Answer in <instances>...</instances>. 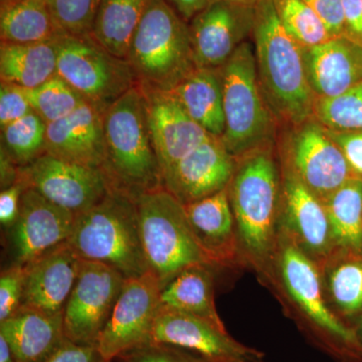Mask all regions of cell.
Listing matches in <instances>:
<instances>
[{
    "instance_id": "48",
    "label": "cell",
    "mask_w": 362,
    "mask_h": 362,
    "mask_svg": "<svg viewBox=\"0 0 362 362\" xmlns=\"http://www.w3.org/2000/svg\"><path fill=\"white\" fill-rule=\"evenodd\" d=\"M352 329L356 334L357 343L362 350V316L352 325Z\"/></svg>"
},
{
    "instance_id": "7",
    "label": "cell",
    "mask_w": 362,
    "mask_h": 362,
    "mask_svg": "<svg viewBox=\"0 0 362 362\" xmlns=\"http://www.w3.org/2000/svg\"><path fill=\"white\" fill-rule=\"evenodd\" d=\"M145 258L161 289L189 267L218 268L188 221L185 206L163 187L135 199Z\"/></svg>"
},
{
    "instance_id": "6",
    "label": "cell",
    "mask_w": 362,
    "mask_h": 362,
    "mask_svg": "<svg viewBox=\"0 0 362 362\" xmlns=\"http://www.w3.org/2000/svg\"><path fill=\"white\" fill-rule=\"evenodd\" d=\"M127 61L144 90H170L195 68L188 23L168 0H147Z\"/></svg>"
},
{
    "instance_id": "23",
    "label": "cell",
    "mask_w": 362,
    "mask_h": 362,
    "mask_svg": "<svg viewBox=\"0 0 362 362\" xmlns=\"http://www.w3.org/2000/svg\"><path fill=\"white\" fill-rule=\"evenodd\" d=\"M183 206L195 237L218 268L246 266L240 254L228 187Z\"/></svg>"
},
{
    "instance_id": "14",
    "label": "cell",
    "mask_w": 362,
    "mask_h": 362,
    "mask_svg": "<svg viewBox=\"0 0 362 362\" xmlns=\"http://www.w3.org/2000/svg\"><path fill=\"white\" fill-rule=\"evenodd\" d=\"M281 195L279 230L320 267L333 252L329 221L323 202L298 177L280 156Z\"/></svg>"
},
{
    "instance_id": "3",
    "label": "cell",
    "mask_w": 362,
    "mask_h": 362,
    "mask_svg": "<svg viewBox=\"0 0 362 362\" xmlns=\"http://www.w3.org/2000/svg\"><path fill=\"white\" fill-rule=\"evenodd\" d=\"M252 37L259 86L279 126L293 127L311 119L316 98L303 47L281 25L272 0L257 4Z\"/></svg>"
},
{
    "instance_id": "44",
    "label": "cell",
    "mask_w": 362,
    "mask_h": 362,
    "mask_svg": "<svg viewBox=\"0 0 362 362\" xmlns=\"http://www.w3.org/2000/svg\"><path fill=\"white\" fill-rule=\"evenodd\" d=\"M344 33L346 37L362 47V0H342Z\"/></svg>"
},
{
    "instance_id": "19",
    "label": "cell",
    "mask_w": 362,
    "mask_h": 362,
    "mask_svg": "<svg viewBox=\"0 0 362 362\" xmlns=\"http://www.w3.org/2000/svg\"><path fill=\"white\" fill-rule=\"evenodd\" d=\"M81 263L82 259L65 242L26 264L21 308L47 315L64 313Z\"/></svg>"
},
{
    "instance_id": "20",
    "label": "cell",
    "mask_w": 362,
    "mask_h": 362,
    "mask_svg": "<svg viewBox=\"0 0 362 362\" xmlns=\"http://www.w3.org/2000/svg\"><path fill=\"white\" fill-rule=\"evenodd\" d=\"M152 141L162 176L209 137L168 90H144Z\"/></svg>"
},
{
    "instance_id": "24",
    "label": "cell",
    "mask_w": 362,
    "mask_h": 362,
    "mask_svg": "<svg viewBox=\"0 0 362 362\" xmlns=\"http://www.w3.org/2000/svg\"><path fill=\"white\" fill-rule=\"evenodd\" d=\"M0 335L16 362H42L66 339L64 313L47 315L21 308L0 322Z\"/></svg>"
},
{
    "instance_id": "40",
    "label": "cell",
    "mask_w": 362,
    "mask_h": 362,
    "mask_svg": "<svg viewBox=\"0 0 362 362\" xmlns=\"http://www.w3.org/2000/svg\"><path fill=\"white\" fill-rule=\"evenodd\" d=\"M326 130L341 150L354 175L362 180V131Z\"/></svg>"
},
{
    "instance_id": "15",
    "label": "cell",
    "mask_w": 362,
    "mask_h": 362,
    "mask_svg": "<svg viewBox=\"0 0 362 362\" xmlns=\"http://www.w3.org/2000/svg\"><path fill=\"white\" fill-rule=\"evenodd\" d=\"M147 343L178 347L214 362H266L263 352L237 341L228 330L163 305Z\"/></svg>"
},
{
    "instance_id": "32",
    "label": "cell",
    "mask_w": 362,
    "mask_h": 362,
    "mask_svg": "<svg viewBox=\"0 0 362 362\" xmlns=\"http://www.w3.org/2000/svg\"><path fill=\"white\" fill-rule=\"evenodd\" d=\"M47 123L35 112L1 128V146L20 168L45 153Z\"/></svg>"
},
{
    "instance_id": "1",
    "label": "cell",
    "mask_w": 362,
    "mask_h": 362,
    "mask_svg": "<svg viewBox=\"0 0 362 362\" xmlns=\"http://www.w3.org/2000/svg\"><path fill=\"white\" fill-rule=\"evenodd\" d=\"M258 278L319 349L340 362H362L354 329L328 306L318 266L280 230L273 256Z\"/></svg>"
},
{
    "instance_id": "4",
    "label": "cell",
    "mask_w": 362,
    "mask_h": 362,
    "mask_svg": "<svg viewBox=\"0 0 362 362\" xmlns=\"http://www.w3.org/2000/svg\"><path fill=\"white\" fill-rule=\"evenodd\" d=\"M104 171L114 189L133 199L163 187L146 98L135 85L104 111Z\"/></svg>"
},
{
    "instance_id": "43",
    "label": "cell",
    "mask_w": 362,
    "mask_h": 362,
    "mask_svg": "<svg viewBox=\"0 0 362 362\" xmlns=\"http://www.w3.org/2000/svg\"><path fill=\"white\" fill-rule=\"evenodd\" d=\"M25 185L21 180L13 187L1 190L0 194V223L6 228H11L16 223L20 213L21 195Z\"/></svg>"
},
{
    "instance_id": "36",
    "label": "cell",
    "mask_w": 362,
    "mask_h": 362,
    "mask_svg": "<svg viewBox=\"0 0 362 362\" xmlns=\"http://www.w3.org/2000/svg\"><path fill=\"white\" fill-rule=\"evenodd\" d=\"M49 11L66 35H90L101 0H47Z\"/></svg>"
},
{
    "instance_id": "38",
    "label": "cell",
    "mask_w": 362,
    "mask_h": 362,
    "mask_svg": "<svg viewBox=\"0 0 362 362\" xmlns=\"http://www.w3.org/2000/svg\"><path fill=\"white\" fill-rule=\"evenodd\" d=\"M121 362H214L185 349L147 343L119 357Z\"/></svg>"
},
{
    "instance_id": "8",
    "label": "cell",
    "mask_w": 362,
    "mask_h": 362,
    "mask_svg": "<svg viewBox=\"0 0 362 362\" xmlns=\"http://www.w3.org/2000/svg\"><path fill=\"white\" fill-rule=\"evenodd\" d=\"M226 128L221 141L235 158L277 144L279 123L264 97L254 45L247 40L220 69Z\"/></svg>"
},
{
    "instance_id": "30",
    "label": "cell",
    "mask_w": 362,
    "mask_h": 362,
    "mask_svg": "<svg viewBox=\"0 0 362 362\" xmlns=\"http://www.w3.org/2000/svg\"><path fill=\"white\" fill-rule=\"evenodd\" d=\"M147 0H101L90 35L107 52L128 59Z\"/></svg>"
},
{
    "instance_id": "12",
    "label": "cell",
    "mask_w": 362,
    "mask_h": 362,
    "mask_svg": "<svg viewBox=\"0 0 362 362\" xmlns=\"http://www.w3.org/2000/svg\"><path fill=\"white\" fill-rule=\"evenodd\" d=\"M161 286L148 272L127 278L97 349L112 362L126 352L148 342L150 332L161 307Z\"/></svg>"
},
{
    "instance_id": "41",
    "label": "cell",
    "mask_w": 362,
    "mask_h": 362,
    "mask_svg": "<svg viewBox=\"0 0 362 362\" xmlns=\"http://www.w3.org/2000/svg\"><path fill=\"white\" fill-rule=\"evenodd\" d=\"M327 28L331 37H343L344 13L342 0H303Z\"/></svg>"
},
{
    "instance_id": "21",
    "label": "cell",
    "mask_w": 362,
    "mask_h": 362,
    "mask_svg": "<svg viewBox=\"0 0 362 362\" xmlns=\"http://www.w3.org/2000/svg\"><path fill=\"white\" fill-rule=\"evenodd\" d=\"M45 153L74 163L103 168L104 111L86 101L70 115L47 124Z\"/></svg>"
},
{
    "instance_id": "27",
    "label": "cell",
    "mask_w": 362,
    "mask_h": 362,
    "mask_svg": "<svg viewBox=\"0 0 362 362\" xmlns=\"http://www.w3.org/2000/svg\"><path fill=\"white\" fill-rule=\"evenodd\" d=\"M59 40L37 44H11L1 42V82L32 90L51 80L57 75Z\"/></svg>"
},
{
    "instance_id": "25",
    "label": "cell",
    "mask_w": 362,
    "mask_h": 362,
    "mask_svg": "<svg viewBox=\"0 0 362 362\" xmlns=\"http://www.w3.org/2000/svg\"><path fill=\"white\" fill-rule=\"evenodd\" d=\"M319 270L328 306L352 328L362 316V252L335 250Z\"/></svg>"
},
{
    "instance_id": "31",
    "label": "cell",
    "mask_w": 362,
    "mask_h": 362,
    "mask_svg": "<svg viewBox=\"0 0 362 362\" xmlns=\"http://www.w3.org/2000/svg\"><path fill=\"white\" fill-rule=\"evenodd\" d=\"M323 204L335 250L362 252V180L350 178Z\"/></svg>"
},
{
    "instance_id": "29",
    "label": "cell",
    "mask_w": 362,
    "mask_h": 362,
    "mask_svg": "<svg viewBox=\"0 0 362 362\" xmlns=\"http://www.w3.org/2000/svg\"><path fill=\"white\" fill-rule=\"evenodd\" d=\"M65 35L54 21L47 0H1V42L37 44L58 40Z\"/></svg>"
},
{
    "instance_id": "5",
    "label": "cell",
    "mask_w": 362,
    "mask_h": 362,
    "mask_svg": "<svg viewBox=\"0 0 362 362\" xmlns=\"http://www.w3.org/2000/svg\"><path fill=\"white\" fill-rule=\"evenodd\" d=\"M68 243L81 259L111 267L126 279L149 272L135 199L118 190L76 214Z\"/></svg>"
},
{
    "instance_id": "9",
    "label": "cell",
    "mask_w": 362,
    "mask_h": 362,
    "mask_svg": "<svg viewBox=\"0 0 362 362\" xmlns=\"http://www.w3.org/2000/svg\"><path fill=\"white\" fill-rule=\"evenodd\" d=\"M57 75L103 111L137 85L129 62L107 52L90 35L59 40Z\"/></svg>"
},
{
    "instance_id": "13",
    "label": "cell",
    "mask_w": 362,
    "mask_h": 362,
    "mask_svg": "<svg viewBox=\"0 0 362 362\" xmlns=\"http://www.w3.org/2000/svg\"><path fill=\"white\" fill-rule=\"evenodd\" d=\"M20 180L42 197L74 214L83 213L112 189L101 168L74 163L51 154L21 168Z\"/></svg>"
},
{
    "instance_id": "37",
    "label": "cell",
    "mask_w": 362,
    "mask_h": 362,
    "mask_svg": "<svg viewBox=\"0 0 362 362\" xmlns=\"http://www.w3.org/2000/svg\"><path fill=\"white\" fill-rule=\"evenodd\" d=\"M25 267L13 264L0 275V322L20 310L25 290Z\"/></svg>"
},
{
    "instance_id": "10",
    "label": "cell",
    "mask_w": 362,
    "mask_h": 362,
    "mask_svg": "<svg viewBox=\"0 0 362 362\" xmlns=\"http://www.w3.org/2000/svg\"><path fill=\"white\" fill-rule=\"evenodd\" d=\"M285 129L279 156L323 204L343 183L356 177L337 143L313 118Z\"/></svg>"
},
{
    "instance_id": "28",
    "label": "cell",
    "mask_w": 362,
    "mask_h": 362,
    "mask_svg": "<svg viewBox=\"0 0 362 362\" xmlns=\"http://www.w3.org/2000/svg\"><path fill=\"white\" fill-rule=\"evenodd\" d=\"M214 269L197 265L181 271L162 288L161 305L192 314L221 330H226L216 310Z\"/></svg>"
},
{
    "instance_id": "26",
    "label": "cell",
    "mask_w": 362,
    "mask_h": 362,
    "mask_svg": "<svg viewBox=\"0 0 362 362\" xmlns=\"http://www.w3.org/2000/svg\"><path fill=\"white\" fill-rule=\"evenodd\" d=\"M168 92L209 135L223 137L226 121L220 69L195 66Z\"/></svg>"
},
{
    "instance_id": "22",
    "label": "cell",
    "mask_w": 362,
    "mask_h": 362,
    "mask_svg": "<svg viewBox=\"0 0 362 362\" xmlns=\"http://www.w3.org/2000/svg\"><path fill=\"white\" fill-rule=\"evenodd\" d=\"M305 69L316 99H329L362 82V47L345 37L303 49Z\"/></svg>"
},
{
    "instance_id": "47",
    "label": "cell",
    "mask_w": 362,
    "mask_h": 362,
    "mask_svg": "<svg viewBox=\"0 0 362 362\" xmlns=\"http://www.w3.org/2000/svg\"><path fill=\"white\" fill-rule=\"evenodd\" d=\"M0 362H16L6 340L0 335Z\"/></svg>"
},
{
    "instance_id": "18",
    "label": "cell",
    "mask_w": 362,
    "mask_h": 362,
    "mask_svg": "<svg viewBox=\"0 0 362 362\" xmlns=\"http://www.w3.org/2000/svg\"><path fill=\"white\" fill-rule=\"evenodd\" d=\"M235 164L221 138L209 136L164 173L163 187L182 204L199 201L230 185Z\"/></svg>"
},
{
    "instance_id": "39",
    "label": "cell",
    "mask_w": 362,
    "mask_h": 362,
    "mask_svg": "<svg viewBox=\"0 0 362 362\" xmlns=\"http://www.w3.org/2000/svg\"><path fill=\"white\" fill-rule=\"evenodd\" d=\"M32 112L33 109L26 95V89L0 82V127H6Z\"/></svg>"
},
{
    "instance_id": "35",
    "label": "cell",
    "mask_w": 362,
    "mask_h": 362,
    "mask_svg": "<svg viewBox=\"0 0 362 362\" xmlns=\"http://www.w3.org/2000/svg\"><path fill=\"white\" fill-rule=\"evenodd\" d=\"M312 118L326 129L362 131V82L340 96L316 99Z\"/></svg>"
},
{
    "instance_id": "34",
    "label": "cell",
    "mask_w": 362,
    "mask_h": 362,
    "mask_svg": "<svg viewBox=\"0 0 362 362\" xmlns=\"http://www.w3.org/2000/svg\"><path fill=\"white\" fill-rule=\"evenodd\" d=\"M33 112L49 124L70 115L84 102V98L58 75L35 89L26 90Z\"/></svg>"
},
{
    "instance_id": "17",
    "label": "cell",
    "mask_w": 362,
    "mask_h": 362,
    "mask_svg": "<svg viewBox=\"0 0 362 362\" xmlns=\"http://www.w3.org/2000/svg\"><path fill=\"white\" fill-rule=\"evenodd\" d=\"M76 214L57 206L33 188L21 195L20 213L9 230L14 264L26 265L68 242Z\"/></svg>"
},
{
    "instance_id": "16",
    "label": "cell",
    "mask_w": 362,
    "mask_h": 362,
    "mask_svg": "<svg viewBox=\"0 0 362 362\" xmlns=\"http://www.w3.org/2000/svg\"><path fill=\"white\" fill-rule=\"evenodd\" d=\"M255 8L218 0L188 23L197 68L218 70L252 37Z\"/></svg>"
},
{
    "instance_id": "2",
    "label": "cell",
    "mask_w": 362,
    "mask_h": 362,
    "mask_svg": "<svg viewBox=\"0 0 362 362\" xmlns=\"http://www.w3.org/2000/svg\"><path fill=\"white\" fill-rule=\"evenodd\" d=\"M228 185L240 254L257 276L275 251L280 216L281 169L276 144L239 157Z\"/></svg>"
},
{
    "instance_id": "45",
    "label": "cell",
    "mask_w": 362,
    "mask_h": 362,
    "mask_svg": "<svg viewBox=\"0 0 362 362\" xmlns=\"http://www.w3.org/2000/svg\"><path fill=\"white\" fill-rule=\"evenodd\" d=\"M21 168L7 153L4 147H0V187L6 189L13 187L20 180Z\"/></svg>"
},
{
    "instance_id": "49",
    "label": "cell",
    "mask_w": 362,
    "mask_h": 362,
    "mask_svg": "<svg viewBox=\"0 0 362 362\" xmlns=\"http://www.w3.org/2000/svg\"><path fill=\"white\" fill-rule=\"evenodd\" d=\"M225 1L240 6L256 7L261 0H225Z\"/></svg>"
},
{
    "instance_id": "11",
    "label": "cell",
    "mask_w": 362,
    "mask_h": 362,
    "mask_svg": "<svg viewBox=\"0 0 362 362\" xmlns=\"http://www.w3.org/2000/svg\"><path fill=\"white\" fill-rule=\"evenodd\" d=\"M125 280L120 272L111 267L82 259L77 281L64 310L66 339L97 346Z\"/></svg>"
},
{
    "instance_id": "42",
    "label": "cell",
    "mask_w": 362,
    "mask_h": 362,
    "mask_svg": "<svg viewBox=\"0 0 362 362\" xmlns=\"http://www.w3.org/2000/svg\"><path fill=\"white\" fill-rule=\"evenodd\" d=\"M42 362H109L104 358L97 346L81 345L69 339L54 349Z\"/></svg>"
},
{
    "instance_id": "46",
    "label": "cell",
    "mask_w": 362,
    "mask_h": 362,
    "mask_svg": "<svg viewBox=\"0 0 362 362\" xmlns=\"http://www.w3.org/2000/svg\"><path fill=\"white\" fill-rule=\"evenodd\" d=\"M176 13L187 23H189L197 14L206 9L218 0H168Z\"/></svg>"
},
{
    "instance_id": "33",
    "label": "cell",
    "mask_w": 362,
    "mask_h": 362,
    "mask_svg": "<svg viewBox=\"0 0 362 362\" xmlns=\"http://www.w3.org/2000/svg\"><path fill=\"white\" fill-rule=\"evenodd\" d=\"M272 2L281 25L303 49L333 39L323 21L303 0H272Z\"/></svg>"
}]
</instances>
